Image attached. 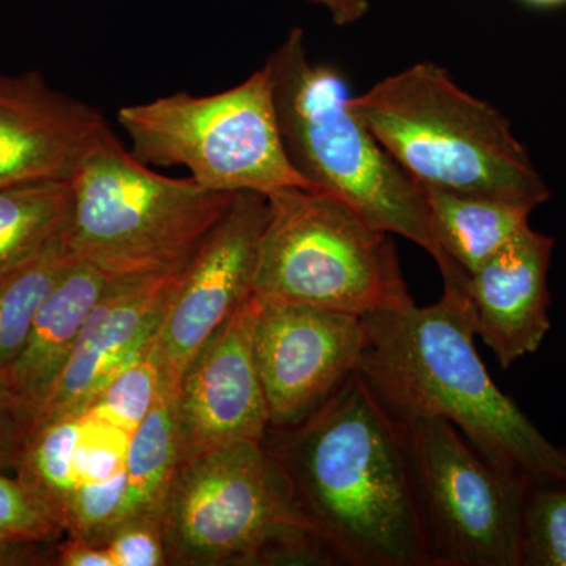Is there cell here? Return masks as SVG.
Here are the masks:
<instances>
[{
    "instance_id": "1",
    "label": "cell",
    "mask_w": 566,
    "mask_h": 566,
    "mask_svg": "<svg viewBox=\"0 0 566 566\" xmlns=\"http://www.w3.org/2000/svg\"><path fill=\"white\" fill-rule=\"evenodd\" d=\"M270 450L334 565L430 566L400 423L359 371Z\"/></svg>"
},
{
    "instance_id": "2",
    "label": "cell",
    "mask_w": 566,
    "mask_h": 566,
    "mask_svg": "<svg viewBox=\"0 0 566 566\" xmlns=\"http://www.w3.org/2000/svg\"><path fill=\"white\" fill-rule=\"evenodd\" d=\"M359 371L397 420L441 419L509 474L566 482V450L549 441L499 389L475 349L465 292L436 304L364 316Z\"/></svg>"
},
{
    "instance_id": "3",
    "label": "cell",
    "mask_w": 566,
    "mask_h": 566,
    "mask_svg": "<svg viewBox=\"0 0 566 566\" xmlns=\"http://www.w3.org/2000/svg\"><path fill=\"white\" fill-rule=\"evenodd\" d=\"M264 63L273 80L283 144L297 172L368 222L430 253L444 289L464 290L468 275L436 241L424 189L394 161L354 109L344 74L312 61L300 28Z\"/></svg>"
},
{
    "instance_id": "4",
    "label": "cell",
    "mask_w": 566,
    "mask_h": 566,
    "mask_svg": "<svg viewBox=\"0 0 566 566\" xmlns=\"http://www.w3.org/2000/svg\"><path fill=\"white\" fill-rule=\"evenodd\" d=\"M394 161L422 188L482 193L536 210L551 189L509 118L424 61L353 96Z\"/></svg>"
},
{
    "instance_id": "5",
    "label": "cell",
    "mask_w": 566,
    "mask_h": 566,
    "mask_svg": "<svg viewBox=\"0 0 566 566\" xmlns=\"http://www.w3.org/2000/svg\"><path fill=\"white\" fill-rule=\"evenodd\" d=\"M159 520L174 564L334 565L264 442L181 461Z\"/></svg>"
},
{
    "instance_id": "6",
    "label": "cell",
    "mask_w": 566,
    "mask_h": 566,
    "mask_svg": "<svg viewBox=\"0 0 566 566\" xmlns=\"http://www.w3.org/2000/svg\"><path fill=\"white\" fill-rule=\"evenodd\" d=\"M63 243L74 260L120 277L185 263L232 203L234 193L167 177L139 161L109 129L70 178Z\"/></svg>"
},
{
    "instance_id": "7",
    "label": "cell",
    "mask_w": 566,
    "mask_h": 566,
    "mask_svg": "<svg viewBox=\"0 0 566 566\" xmlns=\"http://www.w3.org/2000/svg\"><path fill=\"white\" fill-rule=\"evenodd\" d=\"M253 296L367 316L416 304L392 233L344 200L311 188L266 196Z\"/></svg>"
},
{
    "instance_id": "8",
    "label": "cell",
    "mask_w": 566,
    "mask_h": 566,
    "mask_svg": "<svg viewBox=\"0 0 566 566\" xmlns=\"http://www.w3.org/2000/svg\"><path fill=\"white\" fill-rule=\"evenodd\" d=\"M132 153L147 166L185 167L214 192L315 189L290 159L266 63L241 84L212 95L188 92L128 104L117 114Z\"/></svg>"
},
{
    "instance_id": "9",
    "label": "cell",
    "mask_w": 566,
    "mask_h": 566,
    "mask_svg": "<svg viewBox=\"0 0 566 566\" xmlns=\"http://www.w3.org/2000/svg\"><path fill=\"white\" fill-rule=\"evenodd\" d=\"M397 422L411 463L430 566H521V504L528 480L490 463L446 420Z\"/></svg>"
},
{
    "instance_id": "10",
    "label": "cell",
    "mask_w": 566,
    "mask_h": 566,
    "mask_svg": "<svg viewBox=\"0 0 566 566\" xmlns=\"http://www.w3.org/2000/svg\"><path fill=\"white\" fill-rule=\"evenodd\" d=\"M266 218V197L234 193L221 221L185 264L156 337L161 379L167 385L180 386L200 346L253 296Z\"/></svg>"
},
{
    "instance_id": "11",
    "label": "cell",
    "mask_w": 566,
    "mask_h": 566,
    "mask_svg": "<svg viewBox=\"0 0 566 566\" xmlns=\"http://www.w3.org/2000/svg\"><path fill=\"white\" fill-rule=\"evenodd\" d=\"M363 316L307 305L260 303L253 352L270 428L314 415L359 367Z\"/></svg>"
},
{
    "instance_id": "12",
    "label": "cell",
    "mask_w": 566,
    "mask_h": 566,
    "mask_svg": "<svg viewBox=\"0 0 566 566\" xmlns=\"http://www.w3.org/2000/svg\"><path fill=\"white\" fill-rule=\"evenodd\" d=\"M259 311L252 296L186 367L178 386L181 461L216 447L266 439L270 415L253 352Z\"/></svg>"
},
{
    "instance_id": "13",
    "label": "cell",
    "mask_w": 566,
    "mask_h": 566,
    "mask_svg": "<svg viewBox=\"0 0 566 566\" xmlns=\"http://www.w3.org/2000/svg\"><path fill=\"white\" fill-rule=\"evenodd\" d=\"M186 263L188 260L161 273L122 279L112 286L82 327L32 430L59 417L80 415L112 376L150 348Z\"/></svg>"
},
{
    "instance_id": "14",
    "label": "cell",
    "mask_w": 566,
    "mask_h": 566,
    "mask_svg": "<svg viewBox=\"0 0 566 566\" xmlns=\"http://www.w3.org/2000/svg\"><path fill=\"white\" fill-rule=\"evenodd\" d=\"M109 129L99 109L55 91L36 71L0 74V188L70 181Z\"/></svg>"
},
{
    "instance_id": "15",
    "label": "cell",
    "mask_w": 566,
    "mask_h": 566,
    "mask_svg": "<svg viewBox=\"0 0 566 566\" xmlns=\"http://www.w3.org/2000/svg\"><path fill=\"white\" fill-rule=\"evenodd\" d=\"M554 245L553 237L527 227L468 275L464 292L475 337L504 370L535 353L549 333L547 274Z\"/></svg>"
},
{
    "instance_id": "16",
    "label": "cell",
    "mask_w": 566,
    "mask_h": 566,
    "mask_svg": "<svg viewBox=\"0 0 566 566\" xmlns=\"http://www.w3.org/2000/svg\"><path fill=\"white\" fill-rule=\"evenodd\" d=\"M122 279L126 277L74 260L41 305L17 359L0 371V385L32 427L93 308Z\"/></svg>"
},
{
    "instance_id": "17",
    "label": "cell",
    "mask_w": 566,
    "mask_h": 566,
    "mask_svg": "<svg viewBox=\"0 0 566 566\" xmlns=\"http://www.w3.org/2000/svg\"><path fill=\"white\" fill-rule=\"evenodd\" d=\"M423 189L436 241L465 275L474 274L531 227L535 211L482 193Z\"/></svg>"
},
{
    "instance_id": "18",
    "label": "cell",
    "mask_w": 566,
    "mask_h": 566,
    "mask_svg": "<svg viewBox=\"0 0 566 566\" xmlns=\"http://www.w3.org/2000/svg\"><path fill=\"white\" fill-rule=\"evenodd\" d=\"M180 461L178 387L161 379L150 415L129 438L125 464L126 499L120 523L133 517L159 516L164 495Z\"/></svg>"
},
{
    "instance_id": "19",
    "label": "cell",
    "mask_w": 566,
    "mask_h": 566,
    "mask_svg": "<svg viewBox=\"0 0 566 566\" xmlns=\"http://www.w3.org/2000/svg\"><path fill=\"white\" fill-rule=\"evenodd\" d=\"M70 211V181L0 188V270L25 262L62 240Z\"/></svg>"
},
{
    "instance_id": "20",
    "label": "cell",
    "mask_w": 566,
    "mask_h": 566,
    "mask_svg": "<svg viewBox=\"0 0 566 566\" xmlns=\"http://www.w3.org/2000/svg\"><path fill=\"white\" fill-rule=\"evenodd\" d=\"M73 262L62 238L32 259L0 270V371L17 359L41 305Z\"/></svg>"
},
{
    "instance_id": "21",
    "label": "cell",
    "mask_w": 566,
    "mask_h": 566,
    "mask_svg": "<svg viewBox=\"0 0 566 566\" xmlns=\"http://www.w3.org/2000/svg\"><path fill=\"white\" fill-rule=\"evenodd\" d=\"M81 417H59L40 424L29 434L18 465V479L65 532L66 513L76 490L77 442Z\"/></svg>"
},
{
    "instance_id": "22",
    "label": "cell",
    "mask_w": 566,
    "mask_h": 566,
    "mask_svg": "<svg viewBox=\"0 0 566 566\" xmlns=\"http://www.w3.org/2000/svg\"><path fill=\"white\" fill-rule=\"evenodd\" d=\"M159 385L161 364L155 340L150 348L112 376L76 416L107 423L133 434L145 417L150 415L158 397Z\"/></svg>"
},
{
    "instance_id": "23",
    "label": "cell",
    "mask_w": 566,
    "mask_h": 566,
    "mask_svg": "<svg viewBox=\"0 0 566 566\" xmlns=\"http://www.w3.org/2000/svg\"><path fill=\"white\" fill-rule=\"evenodd\" d=\"M521 566H566V482H528L521 504Z\"/></svg>"
},
{
    "instance_id": "24",
    "label": "cell",
    "mask_w": 566,
    "mask_h": 566,
    "mask_svg": "<svg viewBox=\"0 0 566 566\" xmlns=\"http://www.w3.org/2000/svg\"><path fill=\"white\" fill-rule=\"evenodd\" d=\"M125 499V471L104 482L82 483L71 497L65 534L103 546L107 534L120 523Z\"/></svg>"
},
{
    "instance_id": "25",
    "label": "cell",
    "mask_w": 566,
    "mask_h": 566,
    "mask_svg": "<svg viewBox=\"0 0 566 566\" xmlns=\"http://www.w3.org/2000/svg\"><path fill=\"white\" fill-rule=\"evenodd\" d=\"M0 534L20 543H46L65 534L21 480L0 472Z\"/></svg>"
},
{
    "instance_id": "26",
    "label": "cell",
    "mask_w": 566,
    "mask_h": 566,
    "mask_svg": "<svg viewBox=\"0 0 566 566\" xmlns=\"http://www.w3.org/2000/svg\"><path fill=\"white\" fill-rule=\"evenodd\" d=\"M81 422L80 442L74 460L77 486L82 483L104 482L125 471L132 434L84 417H81Z\"/></svg>"
},
{
    "instance_id": "27",
    "label": "cell",
    "mask_w": 566,
    "mask_h": 566,
    "mask_svg": "<svg viewBox=\"0 0 566 566\" xmlns=\"http://www.w3.org/2000/svg\"><path fill=\"white\" fill-rule=\"evenodd\" d=\"M103 546L114 566H161L169 564L159 516L123 521L112 528Z\"/></svg>"
},
{
    "instance_id": "28",
    "label": "cell",
    "mask_w": 566,
    "mask_h": 566,
    "mask_svg": "<svg viewBox=\"0 0 566 566\" xmlns=\"http://www.w3.org/2000/svg\"><path fill=\"white\" fill-rule=\"evenodd\" d=\"M32 424L0 385V472L18 471Z\"/></svg>"
},
{
    "instance_id": "29",
    "label": "cell",
    "mask_w": 566,
    "mask_h": 566,
    "mask_svg": "<svg viewBox=\"0 0 566 566\" xmlns=\"http://www.w3.org/2000/svg\"><path fill=\"white\" fill-rule=\"evenodd\" d=\"M57 560L62 566H114L106 547L71 536L59 547Z\"/></svg>"
},
{
    "instance_id": "30",
    "label": "cell",
    "mask_w": 566,
    "mask_h": 566,
    "mask_svg": "<svg viewBox=\"0 0 566 566\" xmlns=\"http://www.w3.org/2000/svg\"><path fill=\"white\" fill-rule=\"evenodd\" d=\"M311 2L327 11L335 25L346 28L367 17L371 0H311Z\"/></svg>"
},
{
    "instance_id": "31",
    "label": "cell",
    "mask_w": 566,
    "mask_h": 566,
    "mask_svg": "<svg viewBox=\"0 0 566 566\" xmlns=\"http://www.w3.org/2000/svg\"><path fill=\"white\" fill-rule=\"evenodd\" d=\"M14 546L22 545H20V543L13 542V539L7 538L6 535L0 534V558L6 557V554L13 549Z\"/></svg>"
},
{
    "instance_id": "32",
    "label": "cell",
    "mask_w": 566,
    "mask_h": 566,
    "mask_svg": "<svg viewBox=\"0 0 566 566\" xmlns=\"http://www.w3.org/2000/svg\"><path fill=\"white\" fill-rule=\"evenodd\" d=\"M524 2L531 3V6L553 7L560 6V3H565L566 0H524Z\"/></svg>"
}]
</instances>
